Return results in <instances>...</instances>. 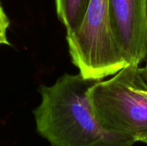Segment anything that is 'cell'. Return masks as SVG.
Masks as SVG:
<instances>
[{
	"mask_svg": "<svg viewBox=\"0 0 147 146\" xmlns=\"http://www.w3.org/2000/svg\"><path fill=\"white\" fill-rule=\"evenodd\" d=\"M99 80L80 73L64 74L39 89L40 102L34 110L38 133L51 146H133L129 136L104 130L96 119L89 99L90 89Z\"/></svg>",
	"mask_w": 147,
	"mask_h": 146,
	"instance_id": "6da1fadb",
	"label": "cell"
},
{
	"mask_svg": "<svg viewBox=\"0 0 147 146\" xmlns=\"http://www.w3.org/2000/svg\"><path fill=\"white\" fill-rule=\"evenodd\" d=\"M147 83L142 68L127 65L112 77L97 81L89 90L96 119L106 131L147 139Z\"/></svg>",
	"mask_w": 147,
	"mask_h": 146,
	"instance_id": "7a4b0ae2",
	"label": "cell"
},
{
	"mask_svg": "<svg viewBox=\"0 0 147 146\" xmlns=\"http://www.w3.org/2000/svg\"><path fill=\"white\" fill-rule=\"evenodd\" d=\"M66 40L72 64L85 78L102 80L127 65L112 33L109 0H90L81 26Z\"/></svg>",
	"mask_w": 147,
	"mask_h": 146,
	"instance_id": "3957f363",
	"label": "cell"
},
{
	"mask_svg": "<svg viewBox=\"0 0 147 146\" xmlns=\"http://www.w3.org/2000/svg\"><path fill=\"white\" fill-rule=\"evenodd\" d=\"M112 33L127 65L147 57L146 0H109Z\"/></svg>",
	"mask_w": 147,
	"mask_h": 146,
	"instance_id": "277c9868",
	"label": "cell"
},
{
	"mask_svg": "<svg viewBox=\"0 0 147 146\" xmlns=\"http://www.w3.org/2000/svg\"><path fill=\"white\" fill-rule=\"evenodd\" d=\"M59 20L66 29V34L76 32L81 26L90 0H54Z\"/></svg>",
	"mask_w": 147,
	"mask_h": 146,
	"instance_id": "5b68a950",
	"label": "cell"
},
{
	"mask_svg": "<svg viewBox=\"0 0 147 146\" xmlns=\"http://www.w3.org/2000/svg\"><path fill=\"white\" fill-rule=\"evenodd\" d=\"M10 21L2 5H0V45L11 46L8 39V29Z\"/></svg>",
	"mask_w": 147,
	"mask_h": 146,
	"instance_id": "8992f818",
	"label": "cell"
},
{
	"mask_svg": "<svg viewBox=\"0 0 147 146\" xmlns=\"http://www.w3.org/2000/svg\"><path fill=\"white\" fill-rule=\"evenodd\" d=\"M142 71H143V76H144V77H145V79H146L147 83V62L146 65H145V67L142 68Z\"/></svg>",
	"mask_w": 147,
	"mask_h": 146,
	"instance_id": "52a82bcc",
	"label": "cell"
},
{
	"mask_svg": "<svg viewBox=\"0 0 147 146\" xmlns=\"http://www.w3.org/2000/svg\"><path fill=\"white\" fill-rule=\"evenodd\" d=\"M141 143H145V144H146L147 145V139H144Z\"/></svg>",
	"mask_w": 147,
	"mask_h": 146,
	"instance_id": "ba28073f",
	"label": "cell"
},
{
	"mask_svg": "<svg viewBox=\"0 0 147 146\" xmlns=\"http://www.w3.org/2000/svg\"><path fill=\"white\" fill-rule=\"evenodd\" d=\"M146 23H147V0H146Z\"/></svg>",
	"mask_w": 147,
	"mask_h": 146,
	"instance_id": "9c48e42d",
	"label": "cell"
},
{
	"mask_svg": "<svg viewBox=\"0 0 147 146\" xmlns=\"http://www.w3.org/2000/svg\"><path fill=\"white\" fill-rule=\"evenodd\" d=\"M145 92H146V94L147 95V89H146V90H145Z\"/></svg>",
	"mask_w": 147,
	"mask_h": 146,
	"instance_id": "30bf717a",
	"label": "cell"
},
{
	"mask_svg": "<svg viewBox=\"0 0 147 146\" xmlns=\"http://www.w3.org/2000/svg\"><path fill=\"white\" fill-rule=\"evenodd\" d=\"M0 5H2V3H1V1H0Z\"/></svg>",
	"mask_w": 147,
	"mask_h": 146,
	"instance_id": "8fae6325",
	"label": "cell"
}]
</instances>
